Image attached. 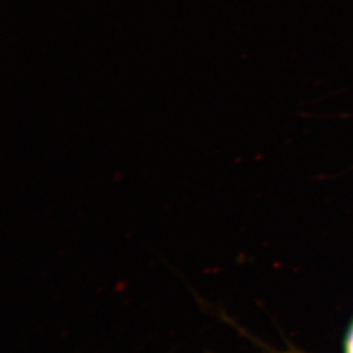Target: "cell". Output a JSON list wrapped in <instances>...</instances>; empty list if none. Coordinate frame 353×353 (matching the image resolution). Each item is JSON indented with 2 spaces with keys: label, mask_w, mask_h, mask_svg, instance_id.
<instances>
[{
  "label": "cell",
  "mask_w": 353,
  "mask_h": 353,
  "mask_svg": "<svg viewBox=\"0 0 353 353\" xmlns=\"http://www.w3.org/2000/svg\"><path fill=\"white\" fill-rule=\"evenodd\" d=\"M344 353H353V321L350 325L345 334V341H344Z\"/></svg>",
  "instance_id": "6da1fadb"
}]
</instances>
